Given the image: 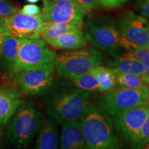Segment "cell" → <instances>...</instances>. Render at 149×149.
<instances>
[{"label":"cell","instance_id":"obj_1","mask_svg":"<svg viewBox=\"0 0 149 149\" xmlns=\"http://www.w3.org/2000/svg\"><path fill=\"white\" fill-rule=\"evenodd\" d=\"M48 115L59 124L79 120L89 104L90 93L66 81L53 82L41 95Z\"/></svg>","mask_w":149,"mask_h":149},{"label":"cell","instance_id":"obj_2","mask_svg":"<svg viewBox=\"0 0 149 149\" xmlns=\"http://www.w3.org/2000/svg\"><path fill=\"white\" fill-rule=\"evenodd\" d=\"M79 122L87 148H122L121 141L115 133L113 120L98 105L89 103Z\"/></svg>","mask_w":149,"mask_h":149},{"label":"cell","instance_id":"obj_3","mask_svg":"<svg viewBox=\"0 0 149 149\" xmlns=\"http://www.w3.org/2000/svg\"><path fill=\"white\" fill-rule=\"evenodd\" d=\"M42 121V113L37 108L22 101L6 124V137L8 144L17 148L30 146L40 130Z\"/></svg>","mask_w":149,"mask_h":149},{"label":"cell","instance_id":"obj_4","mask_svg":"<svg viewBox=\"0 0 149 149\" xmlns=\"http://www.w3.org/2000/svg\"><path fill=\"white\" fill-rule=\"evenodd\" d=\"M84 30L87 41L109 55L122 49L127 50L133 45L122 38L116 23L108 16L89 15Z\"/></svg>","mask_w":149,"mask_h":149},{"label":"cell","instance_id":"obj_5","mask_svg":"<svg viewBox=\"0 0 149 149\" xmlns=\"http://www.w3.org/2000/svg\"><path fill=\"white\" fill-rule=\"evenodd\" d=\"M57 54L48 48L42 39H25L20 46L17 59L8 69V75L37 68L55 69Z\"/></svg>","mask_w":149,"mask_h":149},{"label":"cell","instance_id":"obj_6","mask_svg":"<svg viewBox=\"0 0 149 149\" xmlns=\"http://www.w3.org/2000/svg\"><path fill=\"white\" fill-rule=\"evenodd\" d=\"M104 56L97 49L87 46L64 52L57 55L55 68L61 78L70 79L102 65Z\"/></svg>","mask_w":149,"mask_h":149},{"label":"cell","instance_id":"obj_7","mask_svg":"<svg viewBox=\"0 0 149 149\" xmlns=\"http://www.w3.org/2000/svg\"><path fill=\"white\" fill-rule=\"evenodd\" d=\"M147 97V85L140 88L115 86L96 96L95 100L99 107L111 117H114L124 110L146 104Z\"/></svg>","mask_w":149,"mask_h":149},{"label":"cell","instance_id":"obj_8","mask_svg":"<svg viewBox=\"0 0 149 149\" xmlns=\"http://www.w3.org/2000/svg\"><path fill=\"white\" fill-rule=\"evenodd\" d=\"M149 117V106H137L120 112L114 116L113 126L120 141L135 148L143 124Z\"/></svg>","mask_w":149,"mask_h":149},{"label":"cell","instance_id":"obj_9","mask_svg":"<svg viewBox=\"0 0 149 149\" xmlns=\"http://www.w3.org/2000/svg\"><path fill=\"white\" fill-rule=\"evenodd\" d=\"M46 19L41 13L29 15L17 10L0 24V33L25 39L40 38Z\"/></svg>","mask_w":149,"mask_h":149},{"label":"cell","instance_id":"obj_10","mask_svg":"<svg viewBox=\"0 0 149 149\" xmlns=\"http://www.w3.org/2000/svg\"><path fill=\"white\" fill-rule=\"evenodd\" d=\"M54 69L37 68L19 72L11 77L15 88L26 95H42L54 82Z\"/></svg>","mask_w":149,"mask_h":149},{"label":"cell","instance_id":"obj_11","mask_svg":"<svg viewBox=\"0 0 149 149\" xmlns=\"http://www.w3.org/2000/svg\"><path fill=\"white\" fill-rule=\"evenodd\" d=\"M121 36L133 45L147 46L149 39L148 20L132 11L122 15L117 24Z\"/></svg>","mask_w":149,"mask_h":149},{"label":"cell","instance_id":"obj_12","mask_svg":"<svg viewBox=\"0 0 149 149\" xmlns=\"http://www.w3.org/2000/svg\"><path fill=\"white\" fill-rule=\"evenodd\" d=\"M88 10L74 0H57L44 4L43 13L46 20L83 25Z\"/></svg>","mask_w":149,"mask_h":149},{"label":"cell","instance_id":"obj_13","mask_svg":"<svg viewBox=\"0 0 149 149\" xmlns=\"http://www.w3.org/2000/svg\"><path fill=\"white\" fill-rule=\"evenodd\" d=\"M107 67L114 72H127L141 76L144 79V68L143 64L133 53L126 49H122L110 54Z\"/></svg>","mask_w":149,"mask_h":149},{"label":"cell","instance_id":"obj_14","mask_svg":"<svg viewBox=\"0 0 149 149\" xmlns=\"http://www.w3.org/2000/svg\"><path fill=\"white\" fill-rule=\"evenodd\" d=\"M62 124L60 136L61 148H87L79 120L66 121Z\"/></svg>","mask_w":149,"mask_h":149},{"label":"cell","instance_id":"obj_15","mask_svg":"<svg viewBox=\"0 0 149 149\" xmlns=\"http://www.w3.org/2000/svg\"><path fill=\"white\" fill-rule=\"evenodd\" d=\"M21 93L16 88L0 87V124L5 125L22 102Z\"/></svg>","mask_w":149,"mask_h":149},{"label":"cell","instance_id":"obj_16","mask_svg":"<svg viewBox=\"0 0 149 149\" xmlns=\"http://www.w3.org/2000/svg\"><path fill=\"white\" fill-rule=\"evenodd\" d=\"M37 137L35 148L56 149L58 148L59 133L57 121L53 117L43 120Z\"/></svg>","mask_w":149,"mask_h":149},{"label":"cell","instance_id":"obj_17","mask_svg":"<svg viewBox=\"0 0 149 149\" xmlns=\"http://www.w3.org/2000/svg\"><path fill=\"white\" fill-rule=\"evenodd\" d=\"M86 38L81 29H74L64 33L48 42L57 49L72 50L84 47L87 44Z\"/></svg>","mask_w":149,"mask_h":149},{"label":"cell","instance_id":"obj_18","mask_svg":"<svg viewBox=\"0 0 149 149\" xmlns=\"http://www.w3.org/2000/svg\"><path fill=\"white\" fill-rule=\"evenodd\" d=\"M82 26L64 22H51L46 20L40 38L48 43L59 35L74 29H81Z\"/></svg>","mask_w":149,"mask_h":149},{"label":"cell","instance_id":"obj_19","mask_svg":"<svg viewBox=\"0 0 149 149\" xmlns=\"http://www.w3.org/2000/svg\"><path fill=\"white\" fill-rule=\"evenodd\" d=\"M24 40V38L21 37L4 35L1 57L3 58L8 69L13 66L15 61L20 46Z\"/></svg>","mask_w":149,"mask_h":149},{"label":"cell","instance_id":"obj_20","mask_svg":"<svg viewBox=\"0 0 149 149\" xmlns=\"http://www.w3.org/2000/svg\"><path fill=\"white\" fill-rule=\"evenodd\" d=\"M72 83L76 87L88 93L101 92L96 74L92 70L72 77Z\"/></svg>","mask_w":149,"mask_h":149},{"label":"cell","instance_id":"obj_21","mask_svg":"<svg viewBox=\"0 0 149 149\" xmlns=\"http://www.w3.org/2000/svg\"><path fill=\"white\" fill-rule=\"evenodd\" d=\"M91 70L97 77L101 92H106L111 90L117 86L115 72L108 67L100 65L93 68Z\"/></svg>","mask_w":149,"mask_h":149},{"label":"cell","instance_id":"obj_22","mask_svg":"<svg viewBox=\"0 0 149 149\" xmlns=\"http://www.w3.org/2000/svg\"><path fill=\"white\" fill-rule=\"evenodd\" d=\"M117 86L130 88H140L146 85L143 78L138 74L127 72H115Z\"/></svg>","mask_w":149,"mask_h":149},{"label":"cell","instance_id":"obj_23","mask_svg":"<svg viewBox=\"0 0 149 149\" xmlns=\"http://www.w3.org/2000/svg\"><path fill=\"white\" fill-rule=\"evenodd\" d=\"M127 51L133 53L139 59L144 68V81L146 84L149 83V50L147 46H133Z\"/></svg>","mask_w":149,"mask_h":149},{"label":"cell","instance_id":"obj_24","mask_svg":"<svg viewBox=\"0 0 149 149\" xmlns=\"http://www.w3.org/2000/svg\"><path fill=\"white\" fill-rule=\"evenodd\" d=\"M17 10L6 0H0V24Z\"/></svg>","mask_w":149,"mask_h":149},{"label":"cell","instance_id":"obj_25","mask_svg":"<svg viewBox=\"0 0 149 149\" xmlns=\"http://www.w3.org/2000/svg\"><path fill=\"white\" fill-rule=\"evenodd\" d=\"M149 141V117L147 119L140 130L138 141L135 148H143L145 144Z\"/></svg>","mask_w":149,"mask_h":149},{"label":"cell","instance_id":"obj_26","mask_svg":"<svg viewBox=\"0 0 149 149\" xmlns=\"http://www.w3.org/2000/svg\"><path fill=\"white\" fill-rule=\"evenodd\" d=\"M87 10L99 9L101 6L99 0H74Z\"/></svg>","mask_w":149,"mask_h":149},{"label":"cell","instance_id":"obj_27","mask_svg":"<svg viewBox=\"0 0 149 149\" xmlns=\"http://www.w3.org/2000/svg\"><path fill=\"white\" fill-rule=\"evenodd\" d=\"M137 8L141 15L149 18V0H137Z\"/></svg>","mask_w":149,"mask_h":149},{"label":"cell","instance_id":"obj_28","mask_svg":"<svg viewBox=\"0 0 149 149\" xmlns=\"http://www.w3.org/2000/svg\"><path fill=\"white\" fill-rule=\"evenodd\" d=\"M100 4L104 8L110 9L119 7L125 3L128 0H99Z\"/></svg>","mask_w":149,"mask_h":149},{"label":"cell","instance_id":"obj_29","mask_svg":"<svg viewBox=\"0 0 149 149\" xmlns=\"http://www.w3.org/2000/svg\"><path fill=\"white\" fill-rule=\"evenodd\" d=\"M20 11L24 14L29 15H37L42 13L40 7L35 4L25 5Z\"/></svg>","mask_w":149,"mask_h":149},{"label":"cell","instance_id":"obj_30","mask_svg":"<svg viewBox=\"0 0 149 149\" xmlns=\"http://www.w3.org/2000/svg\"><path fill=\"white\" fill-rule=\"evenodd\" d=\"M3 125L0 124V147L3 143Z\"/></svg>","mask_w":149,"mask_h":149},{"label":"cell","instance_id":"obj_31","mask_svg":"<svg viewBox=\"0 0 149 149\" xmlns=\"http://www.w3.org/2000/svg\"><path fill=\"white\" fill-rule=\"evenodd\" d=\"M4 35L2 33H0V57L1 55V51H2V46H3V40Z\"/></svg>","mask_w":149,"mask_h":149},{"label":"cell","instance_id":"obj_32","mask_svg":"<svg viewBox=\"0 0 149 149\" xmlns=\"http://www.w3.org/2000/svg\"><path fill=\"white\" fill-rule=\"evenodd\" d=\"M56 1H57V0H43V1H44V4H49V3H53Z\"/></svg>","mask_w":149,"mask_h":149},{"label":"cell","instance_id":"obj_33","mask_svg":"<svg viewBox=\"0 0 149 149\" xmlns=\"http://www.w3.org/2000/svg\"><path fill=\"white\" fill-rule=\"evenodd\" d=\"M148 86V97H147L146 104L149 106V83H148V86Z\"/></svg>","mask_w":149,"mask_h":149},{"label":"cell","instance_id":"obj_34","mask_svg":"<svg viewBox=\"0 0 149 149\" xmlns=\"http://www.w3.org/2000/svg\"><path fill=\"white\" fill-rule=\"evenodd\" d=\"M27 1H29L30 3H37V1H39L40 0H26Z\"/></svg>","mask_w":149,"mask_h":149},{"label":"cell","instance_id":"obj_35","mask_svg":"<svg viewBox=\"0 0 149 149\" xmlns=\"http://www.w3.org/2000/svg\"><path fill=\"white\" fill-rule=\"evenodd\" d=\"M149 148V141L148 142H147L146 144H145V146H144V148Z\"/></svg>","mask_w":149,"mask_h":149},{"label":"cell","instance_id":"obj_36","mask_svg":"<svg viewBox=\"0 0 149 149\" xmlns=\"http://www.w3.org/2000/svg\"><path fill=\"white\" fill-rule=\"evenodd\" d=\"M147 48H148L149 50V39H148V44H147Z\"/></svg>","mask_w":149,"mask_h":149}]
</instances>
